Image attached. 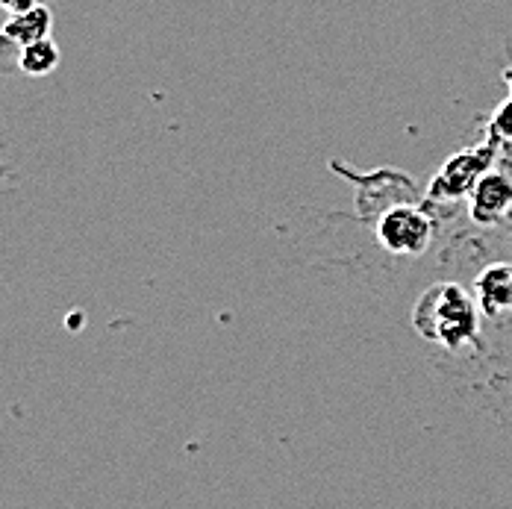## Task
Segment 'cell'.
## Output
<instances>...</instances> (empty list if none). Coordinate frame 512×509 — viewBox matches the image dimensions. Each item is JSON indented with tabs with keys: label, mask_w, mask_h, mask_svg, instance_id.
Instances as JSON below:
<instances>
[{
	"label": "cell",
	"mask_w": 512,
	"mask_h": 509,
	"mask_svg": "<svg viewBox=\"0 0 512 509\" xmlns=\"http://www.w3.org/2000/svg\"><path fill=\"white\" fill-rule=\"evenodd\" d=\"M477 306L483 315H504L512 312V265L510 262H495L483 268L474 280Z\"/></svg>",
	"instance_id": "obj_5"
},
{
	"label": "cell",
	"mask_w": 512,
	"mask_h": 509,
	"mask_svg": "<svg viewBox=\"0 0 512 509\" xmlns=\"http://www.w3.org/2000/svg\"><path fill=\"white\" fill-rule=\"evenodd\" d=\"M492 136L501 139V142H512V95L507 101L501 103L492 115V124H489Z\"/></svg>",
	"instance_id": "obj_8"
},
{
	"label": "cell",
	"mask_w": 512,
	"mask_h": 509,
	"mask_svg": "<svg viewBox=\"0 0 512 509\" xmlns=\"http://www.w3.org/2000/svg\"><path fill=\"white\" fill-rule=\"evenodd\" d=\"M377 242L392 254L421 256L433 242V221L418 206H392L377 221Z\"/></svg>",
	"instance_id": "obj_2"
},
{
	"label": "cell",
	"mask_w": 512,
	"mask_h": 509,
	"mask_svg": "<svg viewBox=\"0 0 512 509\" xmlns=\"http://www.w3.org/2000/svg\"><path fill=\"white\" fill-rule=\"evenodd\" d=\"M36 6H45V0H0V9L6 15H21V12H30Z\"/></svg>",
	"instance_id": "obj_9"
},
{
	"label": "cell",
	"mask_w": 512,
	"mask_h": 509,
	"mask_svg": "<svg viewBox=\"0 0 512 509\" xmlns=\"http://www.w3.org/2000/svg\"><path fill=\"white\" fill-rule=\"evenodd\" d=\"M512 212V177L489 171L471 192V218L477 224H501Z\"/></svg>",
	"instance_id": "obj_4"
},
{
	"label": "cell",
	"mask_w": 512,
	"mask_h": 509,
	"mask_svg": "<svg viewBox=\"0 0 512 509\" xmlns=\"http://www.w3.org/2000/svg\"><path fill=\"white\" fill-rule=\"evenodd\" d=\"M56 65H59V48L53 39L33 42V45L21 48V56H18V71L27 77H45V74L56 71Z\"/></svg>",
	"instance_id": "obj_7"
},
{
	"label": "cell",
	"mask_w": 512,
	"mask_h": 509,
	"mask_svg": "<svg viewBox=\"0 0 512 509\" xmlns=\"http://www.w3.org/2000/svg\"><path fill=\"white\" fill-rule=\"evenodd\" d=\"M53 15L51 6H36L30 12H21V15H9L6 24L0 27V36L9 39L15 48H27L33 42H42V39H51Z\"/></svg>",
	"instance_id": "obj_6"
},
{
	"label": "cell",
	"mask_w": 512,
	"mask_h": 509,
	"mask_svg": "<svg viewBox=\"0 0 512 509\" xmlns=\"http://www.w3.org/2000/svg\"><path fill=\"white\" fill-rule=\"evenodd\" d=\"M492 162H495V151L486 145V148H474V151L454 153L442 171L436 174L433 186H430V195L433 198H462V195H471L474 186L492 171Z\"/></svg>",
	"instance_id": "obj_3"
},
{
	"label": "cell",
	"mask_w": 512,
	"mask_h": 509,
	"mask_svg": "<svg viewBox=\"0 0 512 509\" xmlns=\"http://www.w3.org/2000/svg\"><path fill=\"white\" fill-rule=\"evenodd\" d=\"M412 327L421 339L460 351L480 339V315L474 298L457 283H436L412 306Z\"/></svg>",
	"instance_id": "obj_1"
},
{
	"label": "cell",
	"mask_w": 512,
	"mask_h": 509,
	"mask_svg": "<svg viewBox=\"0 0 512 509\" xmlns=\"http://www.w3.org/2000/svg\"><path fill=\"white\" fill-rule=\"evenodd\" d=\"M504 80H507V86H510V95H512V65L507 68V74H504Z\"/></svg>",
	"instance_id": "obj_10"
}]
</instances>
